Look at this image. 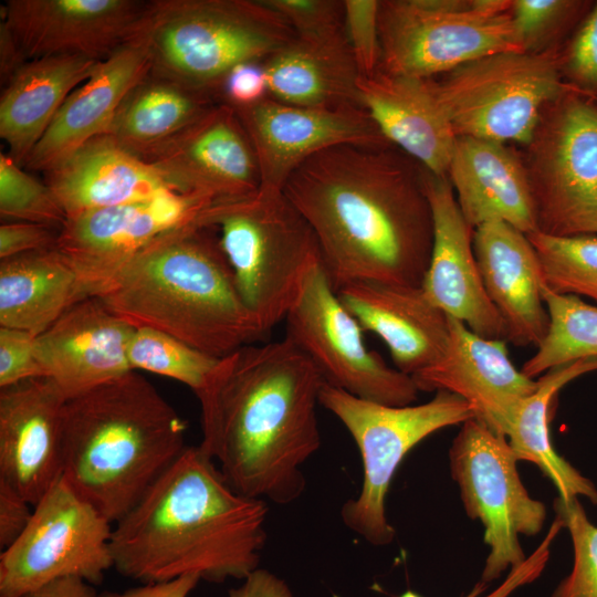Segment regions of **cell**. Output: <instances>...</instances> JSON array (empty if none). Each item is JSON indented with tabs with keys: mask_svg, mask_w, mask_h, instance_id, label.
<instances>
[{
	"mask_svg": "<svg viewBox=\"0 0 597 597\" xmlns=\"http://www.w3.org/2000/svg\"><path fill=\"white\" fill-rule=\"evenodd\" d=\"M421 174L394 146L345 144L287 179L284 193L313 230L335 292L355 281L422 285L433 221Z\"/></svg>",
	"mask_w": 597,
	"mask_h": 597,
	"instance_id": "obj_1",
	"label": "cell"
},
{
	"mask_svg": "<svg viewBox=\"0 0 597 597\" xmlns=\"http://www.w3.org/2000/svg\"><path fill=\"white\" fill-rule=\"evenodd\" d=\"M324 378L286 336L219 358L203 387L199 447L238 493L286 505L305 491L304 463L321 447Z\"/></svg>",
	"mask_w": 597,
	"mask_h": 597,
	"instance_id": "obj_2",
	"label": "cell"
},
{
	"mask_svg": "<svg viewBox=\"0 0 597 597\" xmlns=\"http://www.w3.org/2000/svg\"><path fill=\"white\" fill-rule=\"evenodd\" d=\"M268 513L266 501L238 493L212 458L187 446L114 524L113 568L142 584L242 580L259 568Z\"/></svg>",
	"mask_w": 597,
	"mask_h": 597,
	"instance_id": "obj_3",
	"label": "cell"
},
{
	"mask_svg": "<svg viewBox=\"0 0 597 597\" xmlns=\"http://www.w3.org/2000/svg\"><path fill=\"white\" fill-rule=\"evenodd\" d=\"M97 296L134 327L213 358L264 336L240 296L217 229L202 223L156 239Z\"/></svg>",
	"mask_w": 597,
	"mask_h": 597,
	"instance_id": "obj_4",
	"label": "cell"
},
{
	"mask_svg": "<svg viewBox=\"0 0 597 597\" xmlns=\"http://www.w3.org/2000/svg\"><path fill=\"white\" fill-rule=\"evenodd\" d=\"M62 430L63 479L112 524L187 447L185 420L135 370L66 399Z\"/></svg>",
	"mask_w": 597,
	"mask_h": 597,
	"instance_id": "obj_5",
	"label": "cell"
},
{
	"mask_svg": "<svg viewBox=\"0 0 597 597\" xmlns=\"http://www.w3.org/2000/svg\"><path fill=\"white\" fill-rule=\"evenodd\" d=\"M150 72L222 101L239 64L262 63L295 32L263 0H154L138 29Z\"/></svg>",
	"mask_w": 597,
	"mask_h": 597,
	"instance_id": "obj_6",
	"label": "cell"
},
{
	"mask_svg": "<svg viewBox=\"0 0 597 597\" xmlns=\"http://www.w3.org/2000/svg\"><path fill=\"white\" fill-rule=\"evenodd\" d=\"M202 224L218 231L240 296L263 334L283 321L321 262L313 230L283 191L259 189L213 203Z\"/></svg>",
	"mask_w": 597,
	"mask_h": 597,
	"instance_id": "obj_7",
	"label": "cell"
},
{
	"mask_svg": "<svg viewBox=\"0 0 597 597\" xmlns=\"http://www.w3.org/2000/svg\"><path fill=\"white\" fill-rule=\"evenodd\" d=\"M320 405L352 436L363 463V483L341 517L347 528L374 546L389 545L396 530L386 515V498L408 452L430 434L474 418L463 398L438 390L420 405L388 406L355 397L324 381Z\"/></svg>",
	"mask_w": 597,
	"mask_h": 597,
	"instance_id": "obj_8",
	"label": "cell"
},
{
	"mask_svg": "<svg viewBox=\"0 0 597 597\" xmlns=\"http://www.w3.org/2000/svg\"><path fill=\"white\" fill-rule=\"evenodd\" d=\"M430 81L457 136L522 146L566 87L556 51L494 53Z\"/></svg>",
	"mask_w": 597,
	"mask_h": 597,
	"instance_id": "obj_9",
	"label": "cell"
},
{
	"mask_svg": "<svg viewBox=\"0 0 597 597\" xmlns=\"http://www.w3.org/2000/svg\"><path fill=\"white\" fill-rule=\"evenodd\" d=\"M524 148L537 231L597 234V106L565 87Z\"/></svg>",
	"mask_w": 597,
	"mask_h": 597,
	"instance_id": "obj_10",
	"label": "cell"
},
{
	"mask_svg": "<svg viewBox=\"0 0 597 597\" xmlns=\"http://www.w3.org/2000/svg\"><path fill=\"white\" fill-rule=\"evenodd\" d=\"M517 455L507 439L478 419L460 425L449 448V467L467 515L483 525L490 547L481 583L498 579L504 570L519 569L525 553L519 536H534L546 519L543 502L533 499L519 475Z\"/></svg>",
	"mask_w": 597,
	"mask_h": 597,
	"instance_id": "obj_11",
	"label": "cell"
},
{
	"mask_svg": "<svg viewBox=\"0 0 597 597\" xmlns=\"http://www.w3.org/2000/svg\"><path fill=\"white\" fill-rule=\"evenodd\" d=\"M380 66L432 78L500 52H524L511 12L490 14L471 0H381Z\"/></svg>",
	"mask_w": 597,
	"mask_h": 597,
	"instance_id": "obj_12",
	"label": "cell"
},
{
	"mask_svg": "<svg viewBox=\"0 0 597 597\" xmlns=\"http://www.w3.org/2000/svg\"><path fill=\"white\" fill-rule=\"evenodd\" d=\"M112 523L61 476L0 555V597H21L61 578L100 585L114 567Z\"/></svg>",
	"mask_w": 597,
	"mask_h": 597,
	"instance_id": "obj_13",
	"label": "cell"
},
{
	"mask_svg": "<svg viewBox=\"0 0 597 597\" xmlns=\"http://www.w3.org/2000/svg\"><path fill=\"white\" fill-rule=\"evenodd\" d=\"M286 334L317 367L324 380L355 397L388 405H412L411 376L390 367L364 341V329L341 302L321 262L308 273L285 318Z\"/></svg>",
	"mask_w": 597,
	"mask_h": 597,
	"instance_id": "obj_14",
	"label": "cell"
},
{
	"mask_svg": "<svg viewBox=\"0 0 597 597\" xmlns=\"http://www.w3.org/2000/svg\"><path fill=\"white\" fill-rule=\"evenodd\" d=\"M217 201L196 191L156 197L98 209L66 220L56 249L77 272L91 296L100 295L143 249L174 230L202 223Z\"/></svg>",
	"mask_w": 597,
	"mask_h": 597,
	"instance_id": "obj_15",
	"label": "cell"
},
{
	"mask_svg": "<svg viewBox=\"0 0 597 597\" xmlns=\"http://www.w3.org/2000/svg\"><path fill=\"white\" fill-rule=\"evenodd\" d=\"M234 108V107H233ZM255 150L259 189L283 191L291 175L313 156L338 145L392 146L364 107L320 109L266 96L234 108Z\"/></svg>",
	"mask_w": 597,
	"mask_h": 597,
	"instance_id": "obj_16",
	"label": "cell"
},
{
	"mask_svg": "<svg viewBox=\"0 0 597 597\" xmlns=\"http://www.w3.org/2000/svg\"><path fill=\"white\" fill-rule=\"evenodd\" d=\"M148 2L8 0L1 23L25 61L60 54L101 61L137 33Z\"/></svg>",
	"mask_w": 597,
	"mask_h": 597,
	"instance_id": "obj_17",
	"label": "cell"
},
{
	"mask_svg": "<svg viewBox=\"0 0 597 597\" xmlns=\"http://www.w3.org/2000/svg\"><path fill=\"white\" fill-rule=\"evenodd\" d=\"M423 189L431 209L433 241L422 290L447 316L476 335L506 342L505 324L491 303L473 251V231L465 221L447 176L422 167Z\"/></svg>",
	"mask_w": 597,
	"mask_h": 597,
	"instance_id": "obj_18",
	"label": "cell"
},
{
	"mask_svg": "<svg viewBox=\"0 0 597 597\" xmlns=\"http://www.w3.org/2000/svg\"><path fill=\"white\" fill-rule=\"evenodd\" d=\"M148 164L180 191L217 202L255 193L261 184L254 147L235 109L219 102L153 155Z\"/></svg>",
	"mask_w": 597,
	"mask_h": 597,
	"instance_id": "obj_19",
	"label": "cell"
},
{
	"mask_svg": "<svg viewBox=\"0 0 597 597\" xmlns=\"http://www.w3.org/2000/svg\"><path fill=\"white\" fill-rule=\"evenodd\" d=\"M65 401L48 376L0 388V480L32 506L63 473Z\"/></svg>",
	"mask_w": 597,
	"mask_h": 597,
	"instance_id": "obj_20",
	"label": "cell"
},
{
	"mask_svg": "<svg viewBox=\"0 0 597 597\" xmlns=\"http://www.w3.org/2000/svg\"><path fill=\"white\" fill-rule=\"evenodd\" d=\"M449 327L443 355L411 376L413 383L419 391L458 395L472 407L475 419L505 437L515 410L535 391L537 379L514 366L505 341L476 335L453 317H449Z\"/></svg>",
	"mask_w": 597,
	"mask_h": 597,
	"instance_id": "obj_21",
	"label": "cell"
},
{
	"mask_svg": "<svg viewBox=\"0 0 597 597\" xmlns=\"http://www.w3.org/2000/svg\"><path fill=\"white\" fill-rule=\"evenodd\" d=\"M135 328L88 296L35 337V354L70 399L133 371L127 350Z\"/></svg>",
	"mask_w": 597,
	"mask_h": 597,
	"instance_id": "obj_22",
	"label": "cell"
},
{
	"mask_svg": "<svg viewBox=\"0 0 597 597\" xmlns=\"http://www.w3.org/2000/svg\"><path fill=\"white\" fill-rule=\"evenodd\" d=\"M150 70L148 43L137 31L69 95L23 166L46 172L91 139L106 135L126 96Z\"/></svg>",
	"mask_w": 597,
	"mask_h": 597,
	"instance_id": "obj_23",
	"label": "cell"
},
{
	"mask_svg": "<svg viewBox=\"0 0 597 597\" xmlns=\"http://www.w3.org/2000/svg\"><path fill=\"white\" fill-rule=\"evenodd\" d=\"M336 293L364 332L383 339L398 370L413 376L443 355L449 317L421 286L355 281Z\"/></svg>",
	"mask_w": 597,
	"mask_h": 597,
	"instance_id": "obj_24",
	"label": "cell"
},
{
	"mask_svg": "<svg viewBox=\"0 0 597 597\" xmlns=\"http://www.w3.org/2000/svg\"><path fill=\"white\" fill-rule=\"evenodd\" d=\"M473 251L484 290L506 327V342L538 346L549 317L542 297V268L527 234L503 221L473 231Z\"/></svg>",
	"mask_w": 597,
	"mask_h": 597,
	"instance_id": "obj_25",
	"label": "cell"
},
{
	"mask_svg": "<svg viewBox=\"0 0 597 597\" xmlns=\"http://www.w3.org/2000/svg\"><path fill=\"white\" fill-rule=\"evenodd\" d=\"M359 103L390 145L431 174L447 176L457 135L430 78L378 70L358 81Z\"/></svg>",
	"mask_w": 597,
	"mask_h": 597,
	"instance_id": "obj_26",
	"label": "cell"
},
{
	"mask_svg": "<svg viewBox=\"0 0 597 597\" xmlns=\"http://www.w3.org/2000/svg\"><path fill=\"white\" fill-rule=\"evenodd\" d=\"M447 177L472 229L503 221L525 234L538 230L522 156L509 144L458 136Z\"/></svg>",
	"mask_w": 597,
	"mask_h": 597,
	"instance_id": "obj_27",
	"label": "cell"
},
{
	"mask_svg": "<svg viewBox=\"0 0 597 597\" xmlns=\"http://www.w3.org/2000/svg\"><path fill=\"white\" fill-rule=\"evenodd\" d=\"M66 218L178 190L155 166L102 135L44 172Z\"/></svg>",
	"mask_w": 597,
	"mask_h": 597,
	"instance_id": "obj_28",
	"label": "cell"
},
{
	"mask_svg": "<svg viewBox=\"0 0 597 597\" xmlns=\"http://www.w3.org/2000/svg\"><path fill=\"white\" fill-rule=\"evenodd\" d=\"M269 96L295 106L337 109L360 106L359 72L345 30L332 35H294L262 62Z\"/></svg>",
	"mask_w": 597,
	"mask_h": 597,
	"instance_id": "obj_29",
	"label": "cell"
},
{
	"mask_svg": "<svg viewBox=\"0 0 597 597\" xmlns=\"http://www.w3.org/2000/svg\"><path fill=\"white\" fill-rule=\"evenodd\" d=\"M98 62L78 54L44 56L27 61L3 84L0 137L17 164L23 166L65 100Z\"/></svg>",
	"mask_w": 597,
	"mask_h": 597,
	"instance_id": "obj_30",
	"label": "cell"
},
{
	"mask_svg": "<svg viewBox=\"0 0 597 597\" xmlns=\"http://www.w3.org/2000/svg\"><path fill=\"white\" fill-rule=\"evenodd\" d=\"M91 296L57 249L0 260V326L39 336Z\"/></svg>",
	"mask_w": 597,
	"mask_h": 597,
	"instance_id": "obj_31",
	"label": "cell"
},
{
	"mask_svg": "<svg viewBox=\"0 0 597 597\" xmlns=\"http://www.w3.org/2000/svg\"><path fill=\"white\" fill-rule=\"evenodd\" d=\"M219 102L149 72L126 96L106 135L147 163Z\"/></svg>",
	"mask_w": 597,
	"mask_h": 597,
	"instance_id": "obj_32",
	"label": "cell"
},
{
	"mask_svg": "<svg viewBox=\"0 0 597 597\" xmlns=\"http://www.w3.org/2000/svg\"><path fill=\"white\" fill-rule=\"evenodd\" d=\"M597 370V357L553 367L540 376L535 391L515 410L506 439L520 460L536 464L563 498L584 496L597 504V488L553 448L549 408L559 390L575 378Z\"/></svg>",
	"mask_w": 597,
	"mask_h": 597,
	"instance_id": "obj_33",
	"label": "cell"
},
{
	"mask_svg": "<svg viewBox=\"0 0 597 597\" xmlns=\"http://www.w3.org/2000/svg\"><path fill=\"white\" fill-rule=\"evenodd\" d=\"M549 325L537 350L522 366L535 379L548 369L575 360L597 357V306L579 296L542 287Z\"/></svg>",
	"mask_w": 597,
	"mask_h": 597,
	"instance_id": "obj_34",
	"label": "cell"
},
{
	"mask_svg": "<svg viewBox=\"0 0 597 597\" xmlns=\"http://www.w3.org/2000/svg\"><path fill=\"white\" fill-rule=\"evenodd\" d=\"M538 256L544 285L558 294L597 302V234H527Z\"/></svg>",
	"mask_w": 597,
	"mask_h": 597,
	"instance_id": "obj_35",
	"label": "cell"
},
{
	"mask_svg": "<svg viewBox=\"0 0 597 597\" xmlns=\"http://www.w3.org/2000/svg\"><path fill=\"white\" fill-rule=\"evenodd\" d=\"M127 356L133 370L143 369L172 378L195 394L203 387L219 359L147 327L135 328Z\"/></svg>",
	"mask_w": 597,
	"mask_h": 597,
	"instance_id": "obj_36",
	"label": "cell"
},
{
	"mask_svg": "<svg viewBox=\"0 0 597 597\" xmlns=\"http://www.w3.org/2000/svg\"><path fill=\"white\" fill-rule=\"evenodd\" d=\"M0 216L4 222H30L61 230L67 218L51 188L9 155L0 154Z\"/></svg>",
	"mask_w": 597,
	"mask_h": 597,
	"instance_id": "obj_37",
	"label": "cell"
},
{
	"mask_svg": "<svg viewBox=\"0 0 597 597\" xmlns=\"http://www.w3.org/2000/svg\"><path fill=\"white\" fill-rule=\"evenodd\" d=\"M553 509L570 536L573 566L551 597H597V526L576 496L557 495Z\"/></svg>",
	"mask_w": 597,
	"mask_h": 597,
	"instance_id": "obj_38",
	"label": "cell"
},
{
	"mask_svg": "<svg viewBox=\"0 0 597 597\" xmlns=\"http://www.w3.org/2000/svg\"><path fill=\"white\" fill-rule=\"evenodd\" d=\"M575 7L568 0H513L510 12L523 51H556V39Z\"/></svg>",
	"mask_w": 597,
	"mask_h": 597,
	"instance_id": "obj_39",
	"label": "cell"
},
{
	"mask_svg": "<svg viewBox=\"0 0 597 597\" xmlns=\"http://www.w3.org/2000/svg\"><path fill=\"white\" fill-rule=\"evenodd\" d=\"M379 0H344V28L360 77L380 66Z\"/></svg>",
	"mask_w": 597,
	"mask_h": 597,
	"instance_id": "obj_40",
	"label": "cell"
},
{
	"mask_svg": "<svg viewBox=\"0 0 597 597\" xmlns=\"http://www.w3.org/2000/svg\"><path fill=\"white\" fill-rule=\"evenodd\" d=\"M298 36H327L345 30L344 0H263Z\"/></svg>",
	"mask_w": 597,
	"mask_h": 597,
	"instance_id": "obj_41",
	"label": "cell"
},
{
	"mask_svg": "<svg viewBox=\"0 0 597 597\" xmlns=\"http://www.w3.org/2000/svg\"><path fill=\"white\" fill-rule=\"evenodd\" d=\"M46 376L35 354V336L0 326V388Z\"/></svg>",
	"mask_w": 597,
	"mask_h": 597,
	"instance_id": "obj_42",
	"label": "cell"
},
{
	"mask_svg": "<svg viewBox=\"0 0 597 597\" xmlns=\"http://www.w3.org/2000/svg\"><path fill=\"white\" fill-rule=\"evenodd\" d=\"M562 75L597 92V3L584 20L566 54L559 56Z\"/></svg>",
	"mask_w": 597,
	"mask_h": 597,
	"instance_id": "obj_43",
	"label": "cell"
},
{
	"mask_svg": "<svg viewBox=\"0 0 597 597\" xmlns=\"http://www.w3.org/2000/svg\"><path fill=\"white\" fill-rule=\"evenodd\" d=\"M59 230L30 222H4L0 226V260L56 249Z\"/></svg>",
	"mask_w": 597,
	"mask_h": 597,
	"instance_id": "obj_44",
	"label": "cell"
},
{
	"mask_svg": "<svg viewBox=\"0 0 597 597\" xmlns=\"http://www.w3.org/2000/svg\"><path fill=\"white\" fill-rule=\"evenodd\" d=\"M269 95L268 80L260 62L242 63L226 77L222 88V102L234 108L253 105Z\"/></svg>",
	"mask_w": 597,
	"mask_h": 597,
	"instance_id": "obj_45",
	"label": "cell"
},
{
	"mask_svg": "<svg viewBox=\"0 0 597 597\" xmlns=\"http://www.w3.org/2000/svg\"><path fill=\"white\" fill-rule=\"evenodd\" d=\"M30 505L13 488L0 480L1 551L13 544L28 526L33 513Z\"/></svg>",
	"mask_w": 597,
	"mask_h": 597,
	"instance_id": "obj_46",
	"label": "cell"
},
{
	"mask_svg": "<svg viewBox=\"0 0 597 597\" xmlns=\"http://www.w3.org/2000/svg\"><path fill=\"white\" fill-rule=\"evenodd\" d=\"M200 579L198 575L189 574L168 582L142 584L123 591H104L100 597H187Z\"/></svg>",
	"mask_w": 597,
	"mask_h": 597,
	"instance_id": "obj_47",
	"label": "cell"
},
{
	"mask_svg": "<svg viewBox=\"0 0 597 597\" xmlns=\"http://www.w3.org/2000/svg\"><path fill=\"white\" fill-rule=\"evenodd\" d=\"M228 597H293L289 585L268 569L258 568L231 588Z\"/></svg>",
	"mask_w": 597,
	"mask_h": 597,
	"instance_id": "obj_48",
	"label": "cell"
},
{
	"mask_svg": "<svg viewBox=\"0 0 597 597\" xmlns=\"http://www.w3.org/2000/svg\"><path fill=\"white\" fill-rule=\"evenodd\" d=\"M21 597H100V595L87 582L67 577L49 583Z\"/></svg>",
	"mask_w": 597,
	"mask_h": 597,
	"instance_id": "obj_49",
	"label": "cell"
},
{
	"mask_svg": "<svg viewBox=\"0 0 597 597\" xmlns=\"http://www.w3.org/2000/svg\"><path fill=\"white\" fill-rule=\"evenodd\" d=\"M484 587V584H482L481 582L474 587V589L465 597H476L483 589ZM399 597H422L420 596L419 594H417L416 591L413 590H406L404 591Z\"/></svg>",
	"mask_w": 597,
	"mask_h": 597,
	"instance_id": "obj_50",
	"label": "cell"
}]
</instances>
